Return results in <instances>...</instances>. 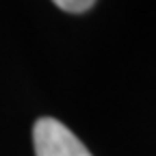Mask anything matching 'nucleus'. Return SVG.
<instances>
[{
  "instance_id": "obj_1",
  "label": "nucleus",
  "mask_w": 156,
  "mask_h": 156,
  "mask_svg": "<svg viewBox=\"0 0 156 156\" xmlns=\"http://www.w3.org/2000/svg\"><path fill=\"white\" fill-rule=\"evenodd\" d=\"M35 156H91L85 143L58 119L41 117L33 128Z\"/></svg>"
},
{
  "instance_id": "obj_2",
  "label": "nucleus",
  "mask_w": 156,
  "mask_h": 156,
  "mask_svg": "<svg viewBox=\"0 0 156 156\" xmlns=\"http://www.w3.org/2000/svg\"><path fill=\"white\" fill-rule=\"evenodd\" d=\"M52 2L67 13H85L95 5V0H52Z\"/></svg>"
}]
</instances>
